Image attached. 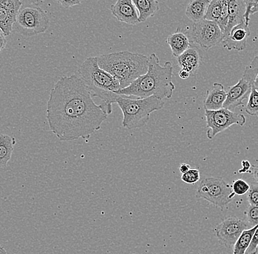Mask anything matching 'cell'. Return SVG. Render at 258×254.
I'll return each instance as SVG.
<instances>
[{
  "label": "cell",
  "instance_id": "obj_28",
  "mask_svg": "<svg viewBox=\"0 0 258 254\" xmlns=\"http://www.w3.org/2000/svg\"><path fill=\"white\" fill-rule=\"evenodd\" d=\"M181 180L188 184H195L201 180V173L197 168H191L188 172L182 174Z\"/></svg>",
  "mask_w": 258,
  "mask_h": 254
},
{
  "label": "cell",
  "instance_id": "obj_5",
  "mask_svg": "<svg viewBox=\"0 0 258 254\" xmlns=\"http://www.w3.org/2000/svg\"><path fill=\"white\" fill-rule=\"evenodd\" d=\"M116 103L122 113V127L128 130L140 129L149 121L151 115L164 108V100L156 96L134 98L120 95Z\"/></svg>",
  "mask_w": 258,
  "mask_h": 254
},
{
  "label": "cell",
  "instance_id": "obj_40",
  "mask_svg": "<svg viewBox=\"0 0 258 254\" xmlns=\"http://www.w3.org/2000/svg\"><path fill=\"white\" fill-rule=\"evenodd\" d=\"M7 1V0H0V5L2 4V3H4V2Z\"/></svg>",
  "mask_w": 258,
  "mask_h": 254
},
{
  "label": "cell",
  "instance_id": "obj_35",
  "mask_svg": "<svg viewBox=\"0 0 258 254\" xmlns=\"http://www.w3.org/2000/svg\"><path fill=\"white\" fill-rule=\"evenodd\" d=\"M6 37L3 32L0 30V52L3 51L7 45V40H6Z\"/></svg>",
  "mask_w": 258,
  "mask_h": 254
},
{
  "label": "cell",
  "instance_id": "obj_13",
  "mask_svg": "<svg viewBox=\"0 0 258 254\" xmlns=\"http://www.w3.org/2000/svg\"><path fill=\"white\" fill-rule=\"evenodd\" d=\"M251 87L249 82L241 77L233 86L228 87L227 90V98L223 108L233 111L235 108L243 105V101L249 98Z\"/></svg>",
  "mask_w": 258,
  "mask_h": 254
},
{
  "label": "cell",
  "instance_id": "obj_25",
  "mask_svg": "<svg viewBox=\"0 0 258 254\" xmlns=\"http://www.w3.org/2000/svg\"><path fill=\"white\" fill-rule=\"evenodd\" d=\"M248 103L245 108V112L251 116H258V91L256 89H251Z\"/></svg>",
  "mask_w": 258,
  "mask_h": 254
},
{
  "label": "cell",
  "instance_id": "obj_29",
  "mask_svg": "<svg viewBox=\"0 0 258 254\" xmlns=\"http://www.w3.org/2000/svg\"><path fill=\"white\" fill-rule=\"evenodd\" d=\"M244 3L246 5L244 20L246 24H249L251 16L258 14V0H244Z\"/></svg>",
  "mask_w": 258,
  "mask_h": 254
},
{
  "label": "cell",
  "instance_id": "obj_38",
  "mask_svg": "<svg viewBox=\"0 0 258 254\" xmlns=\"http://www.w3.org/2000/svg\"><path fill=\"white\" fill-rule=\"evenodd\" d=\"M190 73L188 72H187V71L183 70V69H181V70L179 72V77H180V78H181L182 80H186V79H188V77H190Z\"/></svg>",
  "mask_w": 258,
  "mask_h": 254
},
{
  "label": "cell",
  "instance_id": "obj_1",
  "mask_svg": "<svg viewBox=\"0 0 258 254\" xmlns=\"http://www.w3.org/2000/svg\"><path fill=\"white\" fill-rule=\"evenodd\" d=\"M107 116L77 74L61 77L50 91L46 119L50 130L61 141L88 139Z\"/></svg>",
  "mask_w": 258,
  "mask_h": 254
},
{
  "label": "cell",
  "instance_id": "obj_12",
  "mask_svg": "<svg viewBox=\"0 0 258 254\" xmlns=\"http://www.w3.org/2000/svg\"><path fill=\"white\" fill-rule=\"evenodd\" d=\"M22 7L21 0H7L0 5V30L6 36L14 30L18 13Z\"/></svg>",
  "mask_w": 258,
  "mask_h": 254
},
{
  "label": "cell",
  "instance_id": "obj_36",
  "mask_svg": "<svg viewBox=\"0 0 258 254\" xmlns=\"http://www.w3.org/2000/svg\"><path fill=\"white\" fill-rule=\"evenodd\" d=\"M252 175L254 182H258V164L251 166V174Z\"/></svg>",
  "mask_w": 258,
  "mask_h": 254
},
{
  "label": "cell",
  "instance_id": "obj_24",
  "mask_svg": "<svg viewBox=\"0 0 258 254\" xmlns=\"http://www.w3.org/2000/svg\"><path fill=\"white\" fill-rule=\"evenodd\" d=\"M222 2L223 0H211L204 19L218 24L222 14Z\"/></svg>",
  "mask_w": 258,
  "mask_h": 254
},
{
  "label": "cell",
  "instance_id": "obj_17",
  "mask_svg": "<svg viewBox=\"0 0 258 254\" xmlns=\"http://www.w3.org/2000/svg\"><path fill=\"white\" fill-rule=\"evenodd\" d=\"M246 5L244 0H228L229 20L223 36L228 35L235 26L244 21Z\"/></svg>",
  "mask_w": 258,
  "mask_h": 254
},
{
  "label": "cell",
  "instance_id": "obj_11",
  "mask_svg": "<svg viewBox=\"0 0 258 254\" xmlns=\"http://www.w3.org/2000/svg\"><path fill=\"white\" fill-rule=\"evenodd\" d=\"M249 35V24H246L244 20L235 26L228 35L223 36L222 42L223 47L229 51H243L246 47V42Z\"/></svg>",
  "mask_w": 258,
  "mask_h": 254
},
{
  "label": "cell",
  "instance_id": "obj_22",
  "mask_svg": "<svg viewBox=\"0 0 258 254\" xmlns=\"http://www.w3.org/2000/svg\"><path fill=\"white\" fill-rule=\"evenodd\" d=\"M257 228L258 225L254 227L250 228V229L243 231L241 235L240 236L239 238L237 239L235 245H234L233 254H246V250L249 247L253 234L255 232Z\"/></svg>",
  "mask_w": 258,
  "mask_h": 254
},
{
  "label": "cell",
  "instance_id": "obj_16",
  "mask_svg": "<svg viewBox=\"0 0 258 254\" xmlns=\"http://www.w3.org/2000/svg\"><path fill=\"white\" fill-rule=\"evenodd\" d=\"M227 98V90L222 84L215 82L210 90H208L203 101L205 110L218 111L223 108Z\"/></svg>",
  "mask_w": 258,
  "mask_h": 254
},
{
  "label": "cell",
  "instance_id": "obj_39",
  "mask_svg": "<svg viewBox=\"0 0 258 254\" xmlns=\"http://www.w3.org/2000/svg\"><path fill=\"white\" fill-rule=\"evenodd\" d=\"M0 254H8L7 252H6V249L4 247H2L0 245Z\"/></svg>",
  "mask_w": 258,
  "mask_h": 254
},
{
  "label": "cell",
  "instance_id": "obj_33",
  "mask_svg": "<svg viewBox=\"0 0 258 254\" xmlns=\"http://www.w3.org/2000/svg\"><path fill=\"white\" fill-rule=\"evenodd\" d=\"M59 4H60L64 8L74 7L76 6H80L82 0H56Z\"/></svg>",
  "mask_w": 258,
  "mask_h": 254
},
{
  "label": "cell",
  "instance_id": "obj_4",
  "mask_svg": "<svg viewBox=\"0 0 258 254\" xmlns=\"http://www.w3.org/2000/svg\"><path fill=\"white\" fill-rule=\"evenodd\" d=\"M96 58L100 67L119 81L121 89L128 87L148 70V57L140 53L121 51Z\"/></svg>",
  "mask_w": 258,
  "mask_h": 254
},
{
  "label": "cell",
  "instance_id": "obj_8",
  "mask_svg": "<svg viewBox=\"0 0 258 254\" xmlns=\"http://www.w3.org/2000/svg\"><path fill=\"white\" fill-rule=\"evenodd\" d=\"M205 116L206 126L209 128L207 137L210 140L231 126L236 124L243 127L246 124V117L243 114H238L225 108L218 111L205 110Z\"/></svg>",
  "mask_w": 258,
  "mask_h": 254
},
{
  "label": "cell",
  "instance_id": "obj_19",
  "mask_svg": "<svg viewBox=\"0 0 258 254\" xmlns=\"http://www.w3.org/2000/svg\"><path fill=\"white\" fill-rule=\"evenodd\" d=\"M139 14V23L146 22L159 11L157 0H132Z\"/></svg>",
  "mask_w": 258,
  "mask_h": 254
},
{
  "label": "cell",
  "instance_id": "obj_10",
  "mask_svg": "<svg viewBox=\"0 0 258 254\" xmlns=\"http://www.w3.org/2000/svg\"><path fill=\"white\" fill-rule=\"evenodd\" d=\"M250 227L249 223L237 217H230L224 220L215 228L216 236L221 244L232 248L243 231Z\"/></svg>",
  "mask_w": 258,
  "mask_h": 254
},
{
  "label": "cell",
  "instance_id": "obj_9",
  "mask_svg": "<svg viewBox=\"0 0 258 254\" xmlns=\"http://www.w3.org/2000/svg\"><path fill=\"white\" fill-rule=\"evenodd\" d=\"M223 40V32L215 22L203 19L195 22L191 32V42L206 50L217 46Z\"/></svg>",
  "mask_w": 258,
  "mask_h": 254
},
{
  "label": "cell",
  "instance_id": "obj_34",
  "mask_svg": "<svg viewBox=\"0 0 258 254\" xmlns=\"http://www.w3.org/2000/svg\"><path fill=\"white\" fill-rule=\"evenodd\" d=\"M241 169L238 170L239 174H246L249 173L251 174V165L250 164L249 161L248 160H242Z\"/></svg>",
  "mask_w": 258,
  "mask_h": 254
},
{
  "label": "cell",
  "instance_id": "obj_27",
  "mask_svg": "<svg viewBox=\"0 0 258 254\" xmlns=\"http://www.w3.org/2000/svg\"><path fill=\"white\" fill-rule=\"evenodd\" d=\"M247 222L250 227H254L258 225V206L249 205L244 212Z\"/></svg>",
  "mask_w": 258,
  "mask_h": 254
},
{
  "label": "cell",
  "instance_id": "obj_2",
  "mask_svg": "<svg viewBox=\"0 0 258 254\" xmlns=\"http://www.w3.org/2000/svg\"><path fill=\"white\" fill-rule=\"evenodd\" d=\"M173 66L170 61L161 66L159 57L152 53L148 57V70L146 74L137 78L128 87L119 90L118 94L138 98L156 96L172 98L175 86L172 82Z\"/></svg>",
  "mask_w": 258,
  "mask_h": 254
},
{
  "label": "cell",
  "instance_id": "obj_31",
  "mask_svg": "<svg viewBox=\"0 0 258 254\" xmlns=\"http://www.w3.org/2000/svg\"><path fill=\"white\" fill-rule=\"evenodd\" d=\"M247 199L249 205L258 206V182H254L250 184Z\"/></svg>",
  "mask_w": 258,
  "mask_h": 254
},
{
  "label": "cell",
  "instance_id": "obj_26",
  "mask_svg": "<svg viewBox=\"0 0 258 254\" xmlns=\"http://www.w3.org/2000/svg\"><path fill=\"white\" fill-rule=\"evenodd\" d=\"M232 190L237 195H243L248 193L250 189V184L242 179L234 181L231 185Z\"/></svg>",
  "mask_w": 258,
  "mask_h": 254
},
{
  "label": "cell",
  "instance_id": "obj_23",
  "mask_svg": "<svg viewBox=\"0 0 258 254\" xmlns=\"http://www.w3.org/2000/svg\"><path fill=\"white\" fill-rule=\"evenodd\" d=\"M243 78L248 81L252 88L258 91V56L254 57L243 73Z\"/></svg>",
  "mask_w": 258,
  "mask_h": 254
},
{
  "label": "cell",
  "instance_id": "obj_30",
  "mask_svg": "<svg viewBox=\"0 0 258 254\" xmlns=\"http://www.w3.org/2000/svg\"><path fill=\"white\" fill-rule=\"evenodd\" d=\"M228 0H223L222 2V14H221L220 19H219L218 25L220 27L222 31H225L227 24H228Z\"/></svg>",
  "mask_w": 258,
  "mask_h": 254
},
{
  "label": "cell",
  "instance_id": "obj_7",
  "mask_svg": "<svg viewBox=\"0 0 258 254\" xmlns=\"http://www.w3.org/2000/svg\"><path fill=\"white\" fill-rule=\"evenodd\" d=\"M235 194L222 178L209 177L202 180L197 189L196 197L203 198L223 210L233 200Z\"/></svg>",
  "mask_w": 258,
  "mask_h": 254
},
{
  "label": "cell",
  "instance_id": "obj_18",
  "mask_svg": "<svg viewBox=\"0 0 258 254\" xmlns=\"http://www.w3.org/2000/svg\"><path fill=\"white\" fill-rule=\"evenodd\" d=\"M166 43L170 47L172 56L176 58L186 51L191 45V40L180 28H177L176 31L170 34L167 37Z\"/></svg>",
  "mask_w": 258,
  "mask_h": 254
},
{
  "label": "cell",
  "instance_id": "obj_21",
  "mask_svg": "<svg viewBox=\"0 0 258 254\" xmlns=\"http://www.w3.org/2000/svg\"><path fill=\"white\" fill-rule=\"evenodd\" d=\"M15 143V139L11 136L0 135V170L7 166L12 157Z\"/></svg>",
  "mask_w": 258,
  "mask_h": 254
},
{
  "label": "cell",
  "instance_id": "obj_6",
  "mask_svg": "<svg viewBox=\"0 0 258 254\" xmlns=\"http://www.w3.org/2000/svg\"><path fill=\"white\" fill-rule=\"evenodd\" d=\"M49 19L37 5L22 7L18 13L14 30L24 37H32L48 30Z\"/></svg>",
  "mask_w": 258,
  "mask_h": 254
},
{
  "label": "cell",
  "instance_id": "obj_32",
  "mask_svg": "<svg viewBox=\"0 0 258 254\" xmlns=\"http://www.w3.org/2000/svg\"><path fill=\"white\" fill-rule=\"evenodd\" d=\"M258 253V228L253 234L252 238L246 250V254H257Z\"/></svg>",
  "mask_w": 258,
  "mask_h": 254
},
{
  "label": "cell",
  "instance_id": "obj_37",
  "mask_svg": "<svg viewBox=\"0 0 258 254\" xmlns=\"http://www.w3.org/2000/svg\"><path fill=\"white\" fill-rule=\"evenodd\" d=\"M191 166L188 164H181L179 167V171L182 174H185V173L188 172L190 169H191Z\"/></svg>",
  "mask_w": 258,
  "mask_h": 254
},
{
  "label": "cell",
  "instance_id": "obj_15",
  "mask_svg": "<svg viewBox=\"0 0 258 254\" xmlns=\"http://www.w3.org/2000/svg\"><path fill=\"white\" fill-rule=\"evenodd\" d=\"M202 56L201 50L198 46L191 45L189 48L183 54L177 58V63L179 67L190 73L191 75H195L201 66Z\"/></svg>",
  "mask_w": 258,
  "mask_h": 254
},
{
  "label": "cell",
  "instance_id": "obj_20",
  "mask_svg": "<svg viewBox=\"0 0 258 254\" xmlns=\"http://www.w3.org/2000/svg\"><path fill=\"white\" fill-rule=\"evenodd\" d=\"M210 2L211 0H190L185 9V16L194 23L203 20Z\"/></svg>",
  "mask_w": 258,
  "mask_h": 254
},
{
  "label": "cell",
  "instance_id": "obj_3",
  "mask_svg": "<svg viewBox=\"0 0 258 254\" xmlns=\"http://www.w3.org/2000/svg\"><path fill=\"white\" fill-rule=\"evenodd\" d=\"M80 78L91 93L92 96L101 100V108L109 116L112 113V105L116 103L119 90V81L100 67L96 57H89L78 69Z\"/></svg>",
  "mask_w": 258,
  "mask_h": 254
},
{
  "label": "cell",
  "instance_id": "obj_14",
  "mask_svg": "<svg viewBox=\"0 0 258 254\" xmlns=\"http://www.w3.org/2000/svg\"><path fill=\"white\" fill-rule=\"evenodd\" d=\"M111 13L118 22L136 25L139 23V14L132 0H117L110 6Z\"/></svg>",
  "mask_w": 258,
  "mask_h": 254
}]
</instances>
